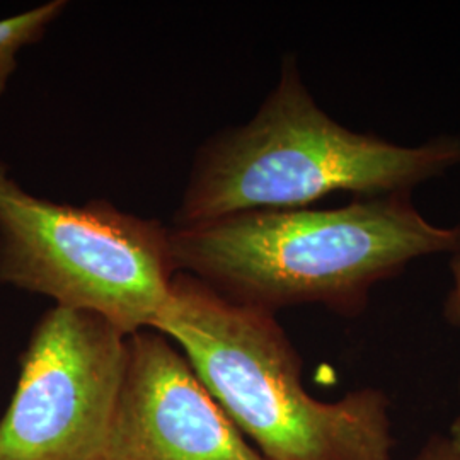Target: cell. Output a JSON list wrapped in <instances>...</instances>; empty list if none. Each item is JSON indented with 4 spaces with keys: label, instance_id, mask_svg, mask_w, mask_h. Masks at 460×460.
Returning a JSON list of instances; mask_svg holds the SVG:
<instances>
[{
    "label": "cell",
    "instance_id": "6da1fadb",
    "mask_svg": "<svg viewBox=\"0 0 460 460\" xmlns=\"http://www.w3.org/2000/svg\"><path fill=\"white\" fill-rule=\"evenodd\" d=\"M459 229L429 222L411 195L355 198L334 208H264L169 229L176 273L232 302L275 314L319 304L358 315L378 283L450 254Z\"/></svg>",
    "mask_w": 460,
    "mask_h": 460
},
{
    "label": "cell",
    "instance_id": "7a4b0ae2",
    "mask_svg": "<svg viewBox=\"0 0 460 460\" xmlns=\"http://www.w3.org/2000/svg\"><path fill=\"white\" fill-rule=\"evenodd\" d=\"M460 165V135L404 146L328 115L285 57L279 83L247 123L198 150L176 227L264 208H304L334 193L411 195Z\"/></svg>",
    "mask_w": 460,
    "mask_h": 460
},
{
    "label": "cell",
    "instance_id": "3957f363",
    "mask_svg": "<svg viewBox=\"0 0 460 460\" xmlns=\"http://www.w3.org/2000/svg\"><path fill=\"white\" fill-rule=\"evenodd\" d=\"M174 341L218 406L264 460H394L391 401L363 387L319 401L275 314L232 302L176 273L152 328Z\"/></svg>",
    "mask_w": 460,
    "mask_h": 460
},
{
    "label": "cell",
    "instance_id": "277c9868",
    "mask_svg": "<svg viewBox=\"0 0 460 460\" xmlns=\"http://www.w3.org/2000/svg\"><path fill=\"white\" fill-rule=\"evenodd\" d=\"M176 275L169 229L106 199L55 203L0 161V283L98 314L127 336L150 329Z\"/></svg>",
    "mask_w": 460,
    "mask_h": 460
},
{
    "label": "cell",
    "instance_id": "5b68a950",
    "mask_svg": "<svg viewBox=\"0 0 460 460\" xmlns=\"http://www.w3.org/2000/svg\"><path fill=\"white\" fill-rule=\"evenodd\" d=\"M127 340L98 314L58 305L43 314L0 418V460H104Z\"/></svg>",
    "mask_w": 460,
    "mask_h": 460
},
{
    "label": "cell",
    "instance_id": "8992f818",
    "mask_svg": "<svg viewBox=\"0 0 460 460\" xmlns=\"http://www.w3.org/2000/svg\"><path fill=\"white\" fill-rule=\"evenodd\" d=\"M104 460H264L163 332L127 340Z\"/></svg>",
    "mask_w": 460,
    "mask_h": 460
},
{
    "label": "cell",
    "instance_id": "52a82bcc",
    "mask_svg": "<svg viewBox=\"0 0 460 460\" xmlns=\"http://www.w3.org/2000/svg\"><path fill=\"white\" fill-rule=\"evenodd\" d=\"M66 7L64 0H51L16 16L0 19V96L7 91L16 72L19 53L43 40Z\"/></svg>",
    "mask_w": 460,
    "mask_h": 460
},
{
    "label": "cell",
    "instance_id": "ba28073f",
    "mask_svg": "<svg viewBox=\"0 0 460 460\" xmlns=\"http://www.w3.org/2000/svg\"><path fill=\"white\" fill-rule=\"evenodd\" d=\"M457 229H459V241H457L456 249L450 252L452 288H450L447 300H445V317L450 324L460 328V222L457 224Z\"/></svg>",
    "mask_w": 460,
    "mask_h": 460
},
{
    "label": "cell",
    "instance_id": "9c48e42d",
    "mask_svg": "<svg viewBox=\"0 0 460 460\" xmlns=\"http://www.w3.org/2000/svg\"><path fill=\"white\" fill-rule=\"evenodd\" d=\"M414 460H460V452L448 437L435 435L423 445Z\"/></svg>",
    "mask_w": 460,
    "mask_h": 460
},
{
    "label": "cell",
    "instance_id": "30bf717a",
    "mask_svg": "<svg viewBox=\"0 0 460 460\" xmlns=\"http://www.w3.org/2000/svg\"><path fill=\"white\" fill-rule=\"evenodd\" d=\"M447 437L450 438V442L456 445V448L460 452V414L454 420V423L450 425V433Z\"/></svg>",
    "mask_w": 460,
    "mask_h": 460
}]
</instances>
